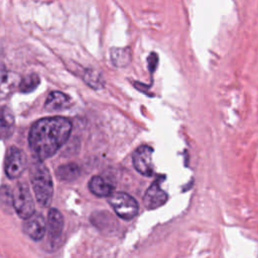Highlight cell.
<instances>
[{
    "label": "cell",
    "instance_id": "cell-3",
    "mask_svg": "<svg viewBox=\"0 0 258 258\" xmlns=\"http://www.w3.org/2000/svg\"><path fill=\"white\" fill-rule=\"evenodd\" d=\"M12 200L13 209L20 218L25 220L34 214V201L25 182H18L15 185L12 189Z\"/></svg>",
    "mask_w": 258,
    "mask_h": 258
},
{
    "label": "cell",
    "instance_id": "cell-18",
    "mask_svg": "<svg viewBox=\"0 0 258 258\" xmlns=\"http://www.w3.org/2000/svg\"><path fill=\"white\" fill-rule=\"evenodd\" d=\"M85 82L94 89H99L103 86L102 75L94 70H88L85 73Z\"/></svg>",
    "mask_w": 258,
    "mask_h": 258
},
{
    "label": "cell",
    "instance_id": "cell-14",
    "mask_svg": "<svg viewBox=\"0 0 258 258\" xmlns=\"http://www.w3.org/2000/svg\"><path fill=\"white\" fill-rule=\"evenodd\" d=\"M81 169L76 163H67L57 167L55 174L59 180L72 181L80 175Z\"/></svg>",
    "mask_w": 258,
    "mask_h": 258
},
{
    "label": "cell",
    "instance_id": "cell-17",
    "mask_svg": "<svg viewBox=\"0 0 258 258\" xmlns=\"http://www.w3.org/2000/svg\"><path fill=\"white\" fill-rule=\"evenodd\" d=\"M0 207L4 211H8L13 208L12 190L7 185H2L0 187Z\"/></svg>",
    "mask_w": 258,
    "mask_h": 258
},
{
    "label": "cell",
    "instance_id": "cell-10",
    "mask_svg": "<svg viewBox=\"0 0 258 258\" xmlns=\"http://www.w3.org/2000/svg\"><path fill=\"white\" fill-rule=\"evenodd\" d=\"M15 119L11 109L7 106L0 107V139H8L14 132Z\"/></svg>",
    "mask_w": 258,
    "mask_h": 258
},
{
    "label": "cell",
    "instance_id": "cell-7",
    "mask_svg": "<svg viewBox=\"0 0 258 258\" xmlns=\"http://www.w3.org/2000/svg\"><path fill=\"white\" fill-rule=\"evenodd\" d=\"M23 231L26 235L35 241L42 239L46 231L44 218L40 214L34 213L32 216L25 219L23 224Z\"/></svg>",
    "mask_w": 258,
    "mask_h": 258
},
{
    "label": "cell",
    "instance_id": "cell-1",
    "mask_svg": "<svg viewBox=\"0 0 258 258\" xmlns=\"http://www.w3.org/2000/svg\"><path fill=\"white\" fill-rule=\"evenodd\" d=\"M72 132V122L64 117H47L36 121L29 132L28 142L33 155L46 159L68 141Z\"/></svg>",
    "mask_w": 258,
    "mask_h": 258
},
{
    "label": "cell",
    "instance_id": "cell-12",
    "mask_svg": "<svg viewBox=\"0 0 258 258\" xmlns=\"http://www.w3.org/2000/svg\"><path fill=\"white\" fill-rule=\"evenodd\" d=\"M71 106V99L63 93L54 91L51 92L44 104V108L47 111H59L67 109Z\"/></svg>",
    "mask_w": 258,
    "mask_h": 258
},
{
    "label": "cell",
    "instance_id": "cell-11",
    "mask_svg": "<svg viewBox=\"0 0 258 258\" xmlns=\"http://www.w3.org/2000/svg\"><path fill=\"white\" fill-rule=\"evenodd\" d=\"M48 223V232H49V238L52 240V242L59 239L62 230H63V217L61 213L56 209H51L48 213L47 218Z\"/></svg>",
    "mask_w": 258,
    "mask_h": 258
},
{
    "label": "cell",
    "instance_id": "cell-2",
    "mask_svg": "<svg viewBox=\"0 0 258 258\" xmlns=\"http://www.w3.org/2000/svg\"><path fill=\"white\" fill-rule=\"evenodd\" d=\"M30 181L37 202L48 206L53 194V184L47 167L41 162H35L30 168Z\"/></svg>",
    "mask_w": 258,
    "mask_h": 258
},
{
    "label": "cell",
    "instance_id": "cell-16",
    "mask_svg": "<svg viewBox=\"0 0 258 258\" xmlns=\"http://www.w3.org/2000/svg\"><path fill=\"white\" fill-rule=\"evenodd\" d=\"M39 85V77L35 74H30L19 82V91L22 93L32 92Z\"/></svg>",
    "mask_w": 258,
    "mask_h": 258
},
{
    "label": "cell",
    "instance_id": "cell-4",
    "mask_svg": "<svg viewBox=\"0 0 258 258\" xmlns=\"http://www.w3.org/2000/svg\"><path fill=\"white\" fill-rule=\"evenodd\" d=\"M109 203L115 213L124 220L133 219L138 213L136 200L126 192H115L109 196Z\"/></svg>",
    "mask_w": 258,
    "mask_h": 258
},
{
    "label": "cell",
    "instance_id": "cell-13",
    "mask_svg": "<svg viewBox=\"0 0 258 258\" xmlns=\"http://www.w3.org/2000/svg\"><path fill=\"white\" fill-rule=\"evenodd\" d=\"M90 190L98 197H109L112 195L114 187L103 177L96 175L89 181Z\"/></svg>",
    "mask_w": 258,
    "mask_h": 258
},
{
    "label": "cell",
    "instance_id": "cell-9",
    "mask_svg": "<svg viewBox=\"0 0 258 258\" xmlns=\"http://www.w3.org/2000/svg\"><path fill=\"white\" fill-rule=\"evenodd\" d=\"M19 82L18 76L0 62V101L7 98L14 91L17 84L19 85Z\"/></svg>",
    "mask_w": 258,
    "mask_h": 258
},
{
    "label": "cell",
    "instance_id": "cell-8",
    "mask_svg": "<svg viewBox=\"0 0 258 258\" xmlns=\"http://www.w3.org/2000/svg\"><path fill=\"white\" fill-rule=\"evenodd\" d=\"M167 201L166 192L159 186L158 181H154L147 188L144 198L143 204L148 210H154L165 204Z\"/></svg>",
    "mask_w": 258,
    "mask_h": 258
},
{
    "label": "cell",
    "instance_id": "cell-15",
    "mask_svg": "<svg viewBox=\"0 0 258 258\" xmlns=\"http://www.w3.org/2000/svg\"><path fill=\"white\" fill-rule=\"evenodd\" d=\"M130 51L128 48H112L111 59L116 67H125L130 61Z\"/></svg>",
    "mask_w": 258,
    "mask_h": 258
},
{
    "label": "cell",
    "instance_id": "cell-5",
    "mask_svg": "<svg viewBox=\"0 0 258 258\" xmlns=\"http://www.w3.org/2000/svg\"><path fill=\"white\" fill-rule=\"evenodd\" d=\"M27 167V157L23 150L16 146L8 148L5 156V172L10 178L19 177Z\"/></svg>",
    "mask_w": 258,
    "mask_h": 258
},
{
    "label": "cell",
    "instance_id": "cell-6",
    "mask_svg": "<svg viewBox=\"0 0 258 258\" xmlns=\"http://www.w3.org/2000/svg\"><path fill=\"white\" fill-rule=\"evenodd\" d=\"M152 153L153 149L148 145L139 146L133 153V165L135 169L145 176H151L153 174Z\"/></svg>",
    "mask_w": 258,
    "mask_h": 258
}]
</instances>
